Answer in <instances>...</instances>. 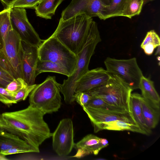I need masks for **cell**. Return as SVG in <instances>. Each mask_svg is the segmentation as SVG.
<instances>
[{"mask_svg": "<svg viewBox=\"0 0 160 160\" xmlns=\"http://www.w3.org/2000/svg\"><path fill=\"white\" fill-rule=\"evenodd\" d=\"M45 115L30 104L23 109L4 112L0 117V130L16 135L39 151L40 145L52 135Z\"/></svg>", "mask_w": 160, "mask_h": 160, "instance_id": "cell-1", "label": "cell"}, {"mask_svg": "<svg viewBox=\"0 0 160 160\" xmlns=\"http://www.w3.org/2000/svg\"><path fill=\"white\" fill-rule=\"evenodd\" d=\"M101 41L98 25L93 20L89 27L85 44L77 55V61L74 70L61 85V92L66 103L71 104L75 101L74 94L77 82L89 70L91 58L94 53L97 45Z\"/></svg>", "mask_w": 160, "mask_h": 160, "instance_id": "cell-2", "label": "cell"}, {"mask_svg": "<svg viewBox=\"0 0 160 160\" xmlns=\"http://www.w3.org/2000/svg\"><path fill=\"white\" fill-rule=\"evenodd\" d=\"M92 20V18L84 14L76 16L64 21L60 19L52 35L77 55L85 44Z\"/></svg>", "mask_w": 160, "mask_h": 160, "instance_id": "cell-3", "label": "cell"}, {"mask_svg": "<svg viewBox=\"0 0 160 160\" xmlns=\"http://www.w3.org/2000/svg\"><path fill=\"white\" fill-rule=\"evenodd\" d=\"M111 74L106 82L85 92L92 97L100 98L110 105L132 112L130 98L133 90L118 76Z\"/></svg>", "mask_w": 160, "mask_h": 160, "instance_id": "cell-4", "label": "cell"}, {"mask_svg": "<svg viewBox=\"0 0 160 160\" xmlns=\"http://www.w3.org/2000/svg\"><path fill=\"white\" fill-rule=\"evenodd\" d=\"M61 85L55 76H48L42 82L36 84L29 94L30 104L45 114L58 111L62 104Z\"/></svg>", "mask_w": 160, "mask_h": 160, "instance_id": "cell-5", "label": "cell"}, {"mask_svg": "<svg viewBox=\"0 0 160 160\" xmlns=\"http://www.w3.org/2000/svg\"><path fill=\"white\" fill-rule=\"evenodd\" d=\"M39 59L48 61L60 64L65 67L70 75L75 68L77 56L61 42L51 35L43 40L38 47Z\"/></svg>", "mask_w": 160, "mask_h": 160, "instance_id": "cell-6", "label": "cell"}, {"mask_svg": "<svg viewBox=\"0 0 160 160\" xmlns=\"http://www.w3.org/2000/svg\"><path fill=\"white\" fill-rule=\"evenodd\" d=\"M104 63L109 73L118 76L133 90L139 89L140 79L143 75L135 58L119 59L108 57Z\"/></svg>", "mask_w": 160, "mask_h": 160, "instance_id": "cell-7", "label": "cell"}, {"mask_svg": "<svg viewBox=\"0 0 160 160\" xmlns=\"http://www.w3.org/2000/svg\"><path fill=\"white\" fill-rule=\"evenodd\" d=\"M10 15L12 28L18 34L22 41L38 47L43 40L40 39L28 21L25 9L10 8Z\"/></svg>", "mask_w": 160, "mask_h": 160, "instance_id": "cell-8", "label": "cell"}, {"mask_svg": "<svg viewBox=\"0 0 160 160\" xmlns=\"http://www.w3.org/2000/svg\"><path fill=\"white\" fill-rule=\"evenodd\" d=\"M52 137L53 148L56 153L62 157L68 155L75 144L72 120L68 118L61 120Z\"/></svg>", "mask_w": 160, "mask_h": 160, "instance_id": "cell-9", "label": "cell"}, {"mask_svg": "<svg viewBox=\"0 0 160 160\" xmlns=\"http://www.w3.org/2000/svg\"><path fill=\"white\" fill-rule=\"evenodd\" d=\"M106 6L101 0H72L62 11L60 19L65 21L82 14L91 18H99L102 9Z\"/></svg>", "mask_w": 160, "mask_h": 160, "instance_id": "cell-10", "label": "cell"}, {"mask_svg": "<svg viewBox=\"0 0 160 160\" xmlns=\"http://www.w3.org/2000/svg\"><path fill=\"white\" fill-rule=\"evenodd\" d=\"M1 49L11 65L17 77L22 78V41L18 34L13 29L8 33Z\"/></svg>", "mask_w": 160, "mask_h": 160, "instance_id": "cell-11", "label": "cell"}, {"mask_svg": "<svg viewBox=\"0 0 160 160\" xmlns=\"http://www.w3.org/2000/svg\"><path fill=\"white\" fill-rule=\"evenodd\" d=\"M21 57L22 78L29 85L35 84L36 69L39 60L38 47L22 41Z\"/></svg>", "mask_w": 160, "mask_h": 160, "instance_id": "cell-12", "label": "cell"}, {"mask_svg": "<svg viewBox=\"0 0 160 160\" xmlns=\"http://www.w3.org/2000/svg\"><path fill=\"white\" fill-rule=\"evenodd\" d=\"M111 76L110 73L102 67L89 70L77 82L75 92H86L98 87L106 82Z\"/></svg>", "mask_w": 160, "mask_h": 160, "instance_id": "cell-13", "label": "cell"}, {"mask_svg": "<svg viewBox=\"0 0 160 160\" xmlns=\"http://www.w3.org/2000/svg\"><path fill=\"white\" fill-rule=\"evenodd\" d=\"M108 145V142L107 139L89 134L75 143L74 148L77 150V152L72 157L80 158L90 154L96 155L101 149Z\"/></svg>", "mask_w": 160, "mask_h": 160, "instance_id": "cell-14", "label": "cell"}, {"mask_svg": "<svg viewBox=\"0 0 160 160\" xmlns=\"http://www.w3.org/2000/svg\"><path fill=\"white\" fill-rule=\"evenodd\" d=\"M82 108L93 126L101 122L116 120H121L137 124L132 112L120 113L86 107Z\"/></svg>", "mask_w": 160, "mask_h": 160, "instance_id": "cell-15", "label": "cell"}, {"mask_svg": "<svg viewBox=\"0 0 160 160\" xmlns=\"http://www.w3.org/2000/svg\"><path fill=\"white\" fill-rule=\"evenodd\" d=\"M140 102L143 118L147 126L152 130L159 122L160 116V106L156 105L141 95Z\"/></svg>", "mask_w": 160, "mask_h": 160, "instance_id": "cell-16", "label": "cell"}, {"mask_svg": "<svg viewBox=\"0 0 160 160\" xmlns=\"http://www.w3.org/2000/svg\"><path fill=\"white\" fill-rule=\"evenodd\" d=\"M95 133L103 130L113 131H130L144 134L138 125L136 124L121 120L103 122L93 126Z\"/></svg>", "mask_w": 160, "mask_h": 160, "instance_id": "cell-17", "label": "cell"}, {"mask_svg": "<svg viewBox=\"0 0 160 160\" xmlns=\"http://www.w3.org/2000/svg\"><path fill=\"white\" fill-rule=\"evenodd\" d=\"M14 148L33 149L37 152H39V151L16 135L6 131L0 130V152L2 151Z\"/></svg>", "mask_w": 160, "mask_h": 160, "instance_id": "cell-18", "label": "cell"}, {"mask_svg": "<svg viewBox=\"0 0 160 160\" xmlns=\"http://www.w3.org/2000/svg\"><path fill=\"white\" fill-rule=\"evenodd\" d=\"M141 95L137 93H131L130 98L131 111L137 124L144 134L149 135L152 130L147 126L145 122L140 102Z\"/></svg>", "mask_w": 160, "mask_h": 160, "instance_id": "cell-19", "label": "cell"}, {"mask_svg": "<svg viewBox=\"0 0 160 160\" xmlns=\"http://www.w3.org/2000/svg\"><path fill=\"white\" fill-rule=\"evenodd\" d=\"M142 95L157 106H160V98L154 86L153 81L143 76L139 84Z\"/></svg>", "mask_w": 160, "mask_h": 160, "instance_id": "cell-20", "label": "cell"}, {"mask_svg": "<svg viewBox=\"0 0 160 160\" xmlns=\"http://www.w3.org/2000/svg\"><path fill=\"white\" fill-rule=\"evenodd\" d=\"M63 0H42L36 7L37 16L45 19H51L55 11Z\"/></svg>", "mask_w": 160, "mask_h": 160, "instance_id": "cell-21", "label": "cell"}, {"mask_svg": "<svg viewBox=\"0 0 160 160\" xmlns=\"http://www.w3.org/2000/svg\"><path fill=\"white\" fill-rule=\"evenodd\" d=\"M126 0H111L109 4L102 9L99 18L100 19L121 16Z\"/></svg>", "mask_w": 160, "mask_h": 160, "instance_id": "cell-22", "label": "cell"}, {"mask_svg": "<svg viewBox=\"0 0 160 160\" xmlns=\"http://www.w3.org/2000/svg\"><path fill=\"white\" fill-rule=\"evenodd\" d=\"M45 72H56L68 77L70 75L67 69L62 66L52 62L41 61L39 59L36 69V77L41 73Z\"/></svg>", "mask_w": 160, "mask_h": 160, "instance_id": "cell-23", "label": "cell"}, {"mask_svg": "<svg viewBox=\"0 0 160 160\" xmlns=\"http://www.w3.org/2000/svg\"><path fill=\"white\" fill-rule=\"evenodd\" d=\"M10 8H6L0 12V49L3 47L9 32L13 29L10 15Z\"/></svg>", "mask_w": 160, "mask_h": 160, "instance_id": "cell-24", "label": "cell"}, {"mask_svg": "<svg viewBox=\"0 0 160 160\" xmlns=\"http://www.w3.org/2000/svg\"><path fill=\"white\" fill-rule=\"evenodd\" d=\"M160 39L158 35L154 30L147 32L141 44V47L145 53L148 55L152 54L154 49L160 46Z\"/></svg>", "mask_w": 160, "mask_h": 160, "instance_id": "cell-25", "label": "cell"}, {"mask_svg": "<svg viewBox=\"0 0 160 160\" xmlns=\"http://www.w3.org/2000/svg\"><path fill=\"white\" fill-rule=\"evenodd\" d=\"M144 2V0H126L121 16L131 18L139 15Z\"/></svg>", "mask_w": 160, "mask_h": 160, "instance_id": "cell-26", "label": "cell"}, {"mask_svg": "<svg viewBox=\"0 0 160 160\" xmlns=\"http://www.w3.org/2000/svg\"><path fill=\"white\" fill-rule=\"evenodd\" d=\"M84 107L117 113L129 112L122 108L110 105L100 98L95 97H92L88 104Z\"/></svg>", "mask_w": 160, "mask_h": 160, "instance_id": "cell-27", "label": "cell"}, {"mask_svg": "<svg viewBox=\"0 0 160 160\" xmlns=\"http://www.w3.org/2000/svg\"><path fill=\"white\" fill-rule=\"evenodd\" d=\"M39 0H16L8 8H18L35 9Z\"/></svg>", "mask_w": 160, "mask_h": 160, "instance_id": "cell-28", "label": "cell"}, {"mask_svg": "<svg viewBox=\"0 0 160 160\" xmlns=\"http://www.w3.org/2000/svg\"><path fill=\"white\" fill-rule=\"evenodd\" d=\"M36 84L25 85L14 95V99L17 103L18 102L25 100L30 93L35 87Z\"/></svg>", "mask_w": 160, "mask_h": 160, "instance_id": "cell-29", "label": "cell"}, {"mask_svg": "<svg viewBox=\"0 0 160 160\" xmlns=\"http://www.w3.org/2000/svg\"><path fill=\"white\" fill-rule=\"evenodd\" d=\"M27 84L22 78H14L7 86L6 89L11 93L14 94Z\"/></svg>", "mask_w": 160, "mask_h": 160, "instance_id": "cell-30", "label": "cell"}, {"mask_svg": "<svg viewBox=\"0 0 160 160\" xmlns=\"http://www.w3.org/2000/svg\"><path fill=\"white\" fill-rule=\"evenodd\" d=\"M0 68L9 73L14 78H18L11 65L2 49H0Z\"/></svg>", "mask_w": 160, "mask_h": 160, "instance_id": "cell-31", "label": "cell"}, {"mask_svg": "<svg viewBox=\"0 0 160 160\" xmlns=\"http://www.w3.org/2000/svg\"><path fill=\"white\" fill-rule=\"evenodd\" d=\"M92 98V96L85 92H76L74 94L75 101H76L82 108L88 104Z\"/></svg>", "mask_w": 160, "mask_h": 160, "instance_id": "cell-32", "label": "cell"}, {"mask_svg": "<svg viewBox=\"0 0 160 160\" xmlns=\"http://www.w3.org/2000/svg\"><path fill=\"white\" fill-rule=\"evenodd\" d=\"M14 78L9 73L0 68V86L6 88Z\"/></svg>", "mask_w": 160, "mask_h": 160, "instance_id": "cell-33", "label": "cell"}, {"mask_svg": "<svg viewBox=\"0 0 160 160\" xmlns=\"http://www.w3.org/2000/svg\"><path fill=\"white\" fill-rule=\"evenodd\" d=\"M26 152H37L33 149L14 148L1 151L0 152V154L5 156L15 154Z\"/></svg>", "mask_w": 160, "mask_h": 160, "instance_id": "cell-34", "label": "cell"}, {"mask_svg": "<svg viewBox=\"0 0 160 160\" xmlns=\"http://www.w3.org/2000/svg\"><path fill=\"white\" fill-rule=\"evenodd\" d=\"M0 94L5 100L7 105L10 106L17 103L14 99V94L8 91L5 88L0 86Z\"/></svg>", "mask_w": 160, "mask_h": 160, "instance_id": "cell-35", "label": "cell"}, {"mask_svg": "<svg viewBox=\"0 0 160 160\" xmlns=\"http://www.w3.org/2000/svg\"><path fill=\"white\" fill-rule=\"evenodd\" d=\"M3 4L6 6V8H8L16 0H0Z\"/></svg>", "mask_w": 160, "mask_h": 160, "instance_id": "cell-36", "label": "cell"}, {"mask_svg": "<svg viewBox=\"0 0 160 160\" xmlns=\"http://www.w3.org/2000/svg\"><path fill=\"white\" fill-rule=\"evenodd\" d=\"M101 1L104 5H108L109 4L111 0H101Z\"/></svg>", "mask_w": 160, "mask_h": 160, "instance_id": "cell-37", "label": "cell"}, {"mask_svg": "<svg viewBox=\"0 0 160 160\" xmlns=\"http://www.w3.org/2000/svg\"><path fill=\"white\" fill-rule=\"evenodd\" d=\"M0 102L6 105V102L2 96L0 94Z\"/></svg>", "mask_w": 160, "mask_h": 160, "instance_id": "cell-38", "label": "cell"}, {"mask_svg": "<svg viewBox=\"0 0 160 160\" xmlns=\"http://www.w3.org/2000/svg\"><path fill=\"white\" fill-rule=\"evenodd\" d=\"M8 159L5 156L0 154V160H6Z\"/></svg>", "mask_w": 160, "mask_h": 160, "instance_id": "cell-39", "label": "cell"}, {"mask_svg": "<svg viewBox=\"0 0 160 160\" xmlns=\"http://www.w3.org/2000/svg\"><path fill=\"white\" fill-rule=\"evenodd\" d=\"M154 0H144V1H152Z\"/></svg>", "mask_w": 160, "mask_h": 160, "instance_id": "cell-40", "label": "cell"}, {"mask_svg": "<svg viewBox=\"0 0 160 160\" xmlns=\"http://www.w3.org/2000/svg\"><path fill=\"white\" fill-rule=\"evenodd\" d=\"M42 0H39V2H41Z\"/></svg>", "mask_w": 160, "mask_h": 160, "instance_id": "cell-41", "label": "cell"}, {"mask_svg": "<svg viewBox=\"0 0 160 160\" xmlns=\"http://www.w3.org/2000/svg\"><path fill=\"white\" fill-rule=\"evenodd\" d=\"M0 116H1V115H0Z\"/></svg>", "mask_w": 160, "mask_h": 160, "instance_id": "cell-42", "label": "cell"}]
</instances>
